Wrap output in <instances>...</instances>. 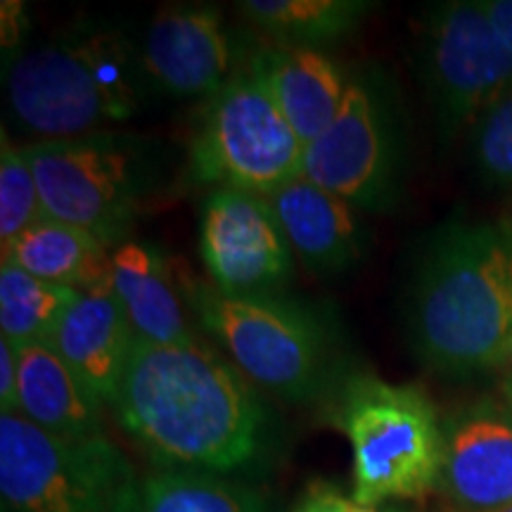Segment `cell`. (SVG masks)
Listing matches in <instances>:
<instances>
[{
  "label": "cell",
  "instance_id": "6da1fadb",
  "mask_svg": "<svg viewBox=\"0 0 512 512\" xmlns=\"http://www.w3.org/2000/svg\"><path fill=\"white\" fill-rule=\"evenodd\" d=\"M112 411L152 456L216 475L249 463L266 432L252 382L197 339L152 344L136 337Z\"/></svg>",
  "mask_w": 512,
  "mask_h": 512
},
{
  "label": "cell",
  "instance_id": "7a4b0ae2",
  "mask_svg": "<svg viewBox=\"0 0 512 512\" xmlns=\"http://www.w3.org/2000/svg\"><path fill=\"white\" fill-rule=\"evenodd\" d=\"M406 316L415 356L434 373L498 370L512 342L508 235L491 223H441L415 261Z\"/></svg>",
  "mask_w": 512,
  "mask_h": 512
},
{
  "label": "cell",
  "instance_id": "3957f363",
  "mask_svg": "<svg viewBox=\"0 0 512 512\" xmlns=\"http://www.w3.org/2000/svg\"><path fill=\"white\" fill-rule=\"evenodd\" d=\"M3 83L12 119L36 143L110 131L136 117L152 91L138 43L93 24L19 50Z\"/></svg>",
  "mask_w": 512,
  "mask_h": 512
},
{
  "label": "cell",
  "instance_id": "277c9868",
  "mask_svg": "<svg viewBox=\"0 0 512 512\" xmlns=\"http://www.w3.org/2000/svg\"><path fill=\"white\" fill-rule=\"evenodd\" d=\"M22 147L50 219L86 230L110 249L131 240L143 204L162 185V145L133 133L105 131Z\"/></svg>",
  "mask_w": 512,
  "mask_h": 512
},
{
  "label": "cell",
  "instance_id": "5b68a950",
  "mask_svg": "<svg viewBox=\"0 0 512 512\" xmlns=\"http://www.w3.org/2000/svg\"><path fill=\"white\" fill-rule=\"evenodd\" d=\"M335 394V422L354 453L356 503L380 508L437 489L444 422L418 387L351 373L335 384Z\"/></svg>",
  "mask_w": 512,
  "mask_h": 512
},
{
  "label": "cell",
  "instance_id": "8992f818",
  "mask_svg": "<svg viewBox=\"0 0 512 512\" xmlns=\"http://www.w3.org/2000/svg\"><path fill=\"white\" fill-rule=\"evenodd\" d=\"M185 299L256 387L285 401H311L339 382L330 328L309 306L278 294H226L207 283L188 285Z\"/></svg>",
  "mask_w": 512,
  "mask_h": 512
},
{
  "label": "cell",
  "instance_id": "52a82bcc",
  "mask_svg": "<svg viewBox=\"0 0 512 512\" xmlns=\"http://www.w3.org/2000/svg\"><path fill=\"white\" fill-rule=\"evenodd\" d=\"M136 494L131 465L107 437L67 441L0 413L3 512H131Z\"/></svg>",
  "mask_w": 512,
  "mask_h": 512
},
{
  "label": "cell",
  "instance_id": "ba28073f",
  "mask_svg": "<svg viewBox=\"0 0 512 512\" xmlns=\"http://www.w3.org/2000/svg\"><path fill=\"white\" fill-rule=\"evenodd\" d=\"M302 169L304 143L247 67L204 100L190 140V183L268 197Z\"/></svg>",
  "mask_w": 512,
  "mask_h": 512
},
{
  "label": "cell",
  "instance_id": "9c48e42d",
  "mask_svg": "<svg viewBox=\"0 0 512 512\" xmlns=\"http://www.w3.org/2000/svg\"><path fill=\"white\" fill-rule=\"evenodd\" d=\"M406 133L394 88L377 72L351 76L337 117L304 147L302 176L354 204L389 211L399 202Z\"/></svg>",
  "mask_w": 512,
  "mask_h": 512
},
{
  "label": "cell",
  "instance_id": "30bf717a",
  "mask_svg": "<svg viewBox=\"0 0 512 512\" xmlns=\"http://www.w3.org/2000/svg\"><path fill=\"white\" fill-rule=\"evenodd\" d=\"M418 72L441 143L460 133L512 88V57L482 0H451L427 8L418 31Z\"/></svg>",
  "mask_w": 512,
  "mask_h": 512
},
{
  "label": "cell",
  "instance_id": "8fae6325",
  "mask_svg": "<svg viewBox=\"0 0 512 512\" xmlns=\"http://www.w3.org/2000/svg\"><path fill=\"white\" fill-rule=\"evenodd\" d=\"M200 256L226 294H275L292 278V249L268 197L211 190L200 219Z\"/></svg>",
  "mask_w": 512,
  "mask_h": 512
},
{
  "label": "cell",
  "instance_id": "7c38bea8",
  "mask_svg": "<svg viewBox=\"0 0 512 512\" xmlns=\"http://www.w3.org/2000/svg\"><path fill=\"white\" fill-rule=\"evenodd\" d=\"M152 91L174 98H211L240 72V46L214 5L159 10L138 43Z\"/></svg>",
  "mask_w": 512,
  "mask_h": 512
},
{
  "label": "cell",
  "instance_id": "4fadbf2b",
  "mask_svg": "<svg viewBox=\"0 0 512 512\" xmlns=\"http://www.w3.org/2000/svg\"><path fill=\"white\" fill-rule=\"evenodd\" d=\"M439 494L453 512H498L512 505V406L467 403L444 422Z\"/></svg>",
  "mask_w": 512,
  "mask_h": 512
},
{
  "label": "cell",
  "instance_id": "5bb4252c",
  "mask_svg": "<svg viewBox=\"0 0 512 512\" xmlns=\"http://www.w3.org/2000/svg\"><path fill=\"white\" fill-rule=\"evenodd\" d=\"M292 254L306 271L337 275L363 259L368 230L354 204L297 176L268 195Z\"/></svg>",
  "mask_w": 512,
  "mask_h": 512
},
{
  "label": "cell",
  "instance_id": "9a60e30c",
  "mask_svg": "<svg viewBox=\"0 0 512 512\" xmlns=\"http://www.w3.org/2000/svg\"><path fill=\"white\" fill-rule=\"evenodd\" d=\"M136 332L112 285L79 292L48 344L102 406H112L131 358Z\"/></svg>",
  "mask_w": 512,
  "mask_h": 512
},
{
  "label": "cell",
  "instance_id": "2e32d148",
  "mask_svg": "<svg viewBox=\"0 0 512 512\" xmlns=\"http://www.w3.org/2000/svg\"><path fill=\"white\" fill-rule=\"evenodd\" d=\"M247 69L266 88L304 147L335 121L351 83L342 64L318 48L273 43L254 50Z\"/></svg>",
  "mask_w": 512,
  "mask_h": 512
},
{
  "label": "cell",
  "instance_id": "e0dca14e",
  "mask_svg": "<svg viewBox=\"0 0 512 512\" xmlns=\"http://www.w3.org/2000/svg\"><path fill=\"white\" fill-rule=\"evenodd\" d=\"M17 413L67 441L107 437L102 430V403L48 342L19 347Z\"/></svg>",
  "mask_w": 512,
  "mask_h": 512
},
{
  "label": "cell",
  "instance_id": "ac0fdd59",
  "mask_svg": "<svg viewBox=\"0 0 512 512\" xmlns=\"http://www.w3.org/2000/svg\"><path fill=\"white\" fill-rule=\"evenodd\" d=\"M110 285L138 339L152 344L195 342L169 261L157 245L126 240L114 247Z\"/></svg>",
  "mask_w": 512,
  "mask_h": 512
},
{
  "label": "cell",
  "instance_id": "d6986e66",
  "mask_svg": "<svg viewBox=\"0 0 512 512\" xmlns=\"http://www.w3.org/2000/svg\"><path fill=\"white\" fill-rule=\"evenodd\" d=\"M3 264H15L48 283L88 292L110 285L112 249L86 230L48 216L3 252Z\"/></svg>",
  "mask_w": 512,
  "mask_h": 512
},
{
  "label": "cell",
  "instance_id": "ffe728a7",
  "mask_svg": "<svg viewBox=\"0 0 512 512\" xmlns=\"http://www.w3.org/2000/svg\"><path fill=\"white\" fill-rule=\"evenodd\" d=\"M254 27L280 46L316 48L354 31L373 10L368 0H245L238 5Z\"/></svg>",
  "mask_w": 512,
  "mask_h": 512
},
{
  "label": "cell",
  "instance_id": "44dd1931",
  "mask_svg": "<svg viewBox=\"0 0 512 512\" xmlns=\"http://www.w3.org/2000/svg\"><path fill=\"white\" fill-rule=\"evenodd\" d=\"M131 512H264V505L216 472L171 467L138 484Z\"/></svg>",
  "mask_w": 512,
  "mask_h": 512
},
{
  "label": "cell",
  "instance_id": "7402d4cb",
  "mask_svg": "<svg viewBox=\"0 0 512 512\" xmlns=\"http://www.w3.org/2000/svg\"><path fill=\"white\" fill-rule=\"evenodd\" d=\"M79 292L48 283L15 264L0 266V332L3 339L24 344L48 342L64 311Z\"/></svg>",
  "mask_w": 512,
  "mask_h": 512
},
{
  "label": "cell",
  "instance_id": "603a6c76",
  "mask_svg": "<svg viewBox=\"0 0 512 512\" xmlns=\"http://www.w3.org/2000/svg\"><path fill=\"white\" fill-rule=\"evenodd\" d=\"M41 190L24 147L12 145L3 131L0 145V249L8 252L27 230L46 221Z\"/></svg>",
  "mask_w": 512,
  "mask_h": 512
},
{
  "label": "cell",
  "instance_id": "cb8c5ba5",
  "mask_svg": "<svg viewBox=\"0 0 512 512\" xmlns=\"http://www.w3.org/2000/svg\"><path fill=\"white\" fill-rule=\"evenodd\" d=\"M470 152L479 181L512 190V88L472 126Z\"/></svg>",
  "mask_w": 512,
  "mask_h": 512
},
{
  "label": "cell",
  "instance_id": "d4e9b609",
  "mask_svg": "<svg viewBox=\"0 0 512 512\" xmlns=\"http://www.w3.org/2000/svg\"><path fill=\"white\" fill-rule=\"evenodd\" d=\"M19 347L0 337V413H17Z\"/></svg>",
  "mask_w": 512,
  "mask_h": 512
},
{
  "label": "cell",
  "instance_id": "484cf974",
  "mask_svg": "<svg viewBox=\"0 0 512 512\" xmlns=\"http://www.w3.org/2000/svg\"><path fill=\"white\" fill-rule=\"evenodd\" d=\"M503 48L512 57V0H482Z\"/></svg>",
  "mask_w": 512,
  "mask_h": 512
},
{
  "label": "cell",
  "instance_id": "4316f807",
  "mask_svg": "<svg viewBox=\"0 0 512 512\" xmlns=\"http://www.w3.org/2000/svg\"><path fill=\"white\" fill-rule=\"evenodd\" d=\"M347 505L349 498H342L330 489H316L294 512H347Z\"/></svg>",
  "mask_w": 512,
  "mask_h": 512
},
{
  "label": "cell",
  "instance_id": "83f0119b",
  "mask_svg": "<svg viewBox=\"0 0 512 512\" xmlns=\"http://www.w3.org/2000/svg\"><path fill=\"white\" fill-rule=\"evenodd\" d=\"M498 373H501V389H503L505 403H510L512 406V342H510L508 351H505L503 363L498 366Z\"/></svg>",
  "mask_w": 512,
  "mask_h": 512
},
{
  "label": "cell",
  "instance_id": "f1b7e54d",
  "mask_svg": "<svg viewBox=\"0 0 512 512\" xmlns=\"http://www.w3.org/2000/svg\"><path fill=\"white\" fill-rule=\"evenodd\" d=\"M347 512H396V508H382V505L380 508H375V505H361L351 498L347 505Z\"/></svg>",
  "mask_w": 512,
  "mask_h": 512
},
{
  "label": "cell",
  "instance_id": "f546056e",
  "mask_svg": "<svg viewBox=\"0 0 512 512\" xmlns=\"http://www.w3.org/2000/svg\"><path fill=\"white\" fill-rule=\"evenodd\" d=\"M508 247H510V275H512V238L508 235Z\"/></svg>",
  "mask_w": 512,
  "mask_h": 512
},
{
  "label": "cell",
  "instance_id": "4dcf8cb0",
  "mask_svg": "<svg viewBox=\"0 0 512 512\" xmlns=\"http://www.w3.org/2000/svg\"><path fill=\"white\" fill-rule=\"evenodd\" d=\"M498 512H512V505H510V508H505V510H498Z\"/></svg>",
  "mask_w": 512,
  "mask_h": 512
},
{
  "label": "cell",
  "instance_id": "1f68e13d",
  "mask_svg": "<svg viewBox=\"0 0 512 512\" xmlns=\"http://www.w3.org/2000/svg\"><path fill=\"white\" fill-rule=\"evenodd\" d=\"M396 512H408V510H401V508H396Z\"/></svg>",
  "mask_w": 512,
  "mask_h": 512
}]
</instances>
